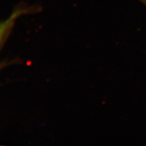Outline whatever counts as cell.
I'll list each match as a JSON object with an SVG mask.
<instances>
[{
	"label": "cell",
	"instance_id": "obj_2",
	"mask_svg": "<svg viewBox=\"0 0 146 146\" xmlns=\"http://www.w3.org/2000/svg\"><path fill=\"white\" fill-rule=\"evenodd\" d=\"M141 1H142V2H143L146 5V0H141Z\"/></svg>",
	"mask_w": 146,
	"mask_h": 146
},
{
	"label": "cell",
	"instance_id": "obj_1",
	"mask_svg": "<svg viewBox=\"0 0 146 146\" xmlns=\"http://www.w3.org/2000/svg\"><path fill=\"white\" fill-rule=\"evenodd\" d=\"M21 14V12H14L12 16L3 22L0 23V47L5 40V38L10 33L11 29L13 28L15 22L18 16Z\"/></svg>",
	"mask_w": 146,
	"mask_h": 146
}]
</instances>
